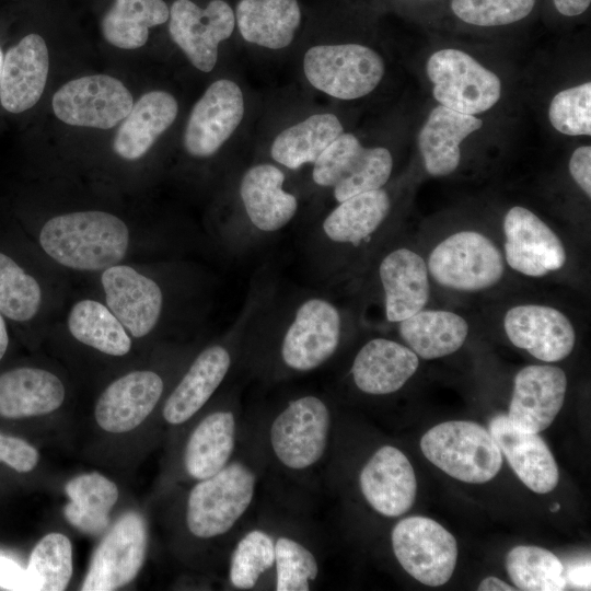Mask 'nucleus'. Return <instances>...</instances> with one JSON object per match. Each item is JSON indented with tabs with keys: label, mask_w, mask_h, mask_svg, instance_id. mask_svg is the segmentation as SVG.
Wrapping results in <instances>:
<instances>
[{
	"label": "nucleus",
	"mask_w": 591,
	"mask_h": 591,
	"mask_svg": "<svg viewBox=\"0 0 591 591\" xmlns=\"http://www.w3.org/2000/svg\"><path fill=\"white\" fill-rule=\"evenodd\" d=\"M343 337V315L322 293L278 296L267 279L246 327L241 360L268 380L310 373L331 360Z\"/></svg>",
	"instance_id": "1"
},
{
	"label": "nucleus",
	"mask_w": 591,
	"mask_h": 591,
	"mask_svg": "<svg viewBox=\"0 0 591 591\" xmlns=\"http://www.w3.org/2000/svg\"><path fill=\"white\" fill-rule=\"evenodd\" d=\"M39 243L63 266L101 270L124 258L129 232L125 222L112 213L78 211L49 219L42 228Z\"/></svg>",
	"instance_id": "2"
},
{
	"label": "nucleus",
	"mask_w": 591,
	"mask_h": 591,
	"mask_svg": "<svg viewBox=\"0 0 591 591\" xmlns=\"http://www.w3.org/2000/svg\"><path fill=\"white\" fill-rule=\"evenodd\" d=\"M264 278L251 288L244 306L225 339L202 349L167 396L163 418L170 425L189 420L211 398L234 366L241 361L245 332L265 285Z\"/></svg>",
	"instance_id": "3"
},
{
	"label": "nucleus",
	"mask_w": 591,
	"mask_h": 591,
	"mask_svg": "<svg viewBox=\"0 0 591 591\" xmlns=\"http://www.w3.org/2000/svg\"><path fill=\"white\" fill-rule=\"evenodd\" d=\"M258 474L243 459H232L221 471L190 489L185 521L190 534L201 540L227 535L252 506Z\"/></svg>",
	"instance_id": "4"
},
{
	"label": "nucleus",
	"mask_w": 591,
	"mask_h": 591,
	"mask_svg": "<svg viewBox=\"0 0 591 591\" xmlns=\"http://www.w3.org/2000/svg\"><path fill=\"white\" fill-rule=\"evenodd\" d=\"M286 175L271 163L248 167L239 184L241 218L224 234L232 252L245 251L279 233L296 217V195L285 189Z\"/></svg>",
	"instance_id": "5"
},
{
	"label": "nucleus",
	"mask_w": 591,
	"mask_h": 591,
	"mask_svg": "<svg viewBox=\"0 0 591 591\" xmlns=\"http://www.w3.org/2000/svg\"><path fill=\"white\" fill-rule=\"evenodd\" d=\"M332 410L324 397L290 398L273 417L267 431L270 453L291 473L309 472L324 459L332 430Z\"/></svg>",
	"instance_id": "6"
},
{
	"label": "nucleus",
	"mask_w": 591,
	"mask_h": 591,
	"mask_svg": "<svg viewBox=\"0 0 591 591\" xmlns=\"http://www.w3.org/2000/svg\"><path fill=\"white\" fill-rule=\"evenodd\" d=\"M391 210L383 188L351 196L333 208L305 241V255L315 279L344 248L369 243Z\"/></svg>",
	"instance_id": "7"
},
{
	"label": "nucleus",
	"mask_w": 591,
	"mask_h": 591,
	"mask_svg": "<svg viewBox=\"0 0 591 591\" xmlns=\"http://www.w3.org/2000/svg\"><path fill=\"white\" fill-rule=\"evenodd\" d=\"M424 455L438 468L464 483L493 479L502 465V454L489 430L466 420L441 422L420 440Z\"/></svg>",
	"instance_id": "8"
},
{
	"label": "nucleus",
	"mask_w": 591,
	"mask_h": 591,
	"mask_svg": "<svg viewBox=\"0 0 591 591\" xmlns=\"http://www.w3.org/2000/svg\"><path fill=\"white\" fill-rule=\"evenodd\" d=\"M308 81L318 91L339 100H355L372 92L384 76L382 57L360 44H323L303 57Z\"/></svg>",
	"instance_id": "9"
},
{
	"label": "nucleus",
	"mask_w": 591,
	"mask_h": 591,
	"mask_svg": "<svg viewBox=\"0 0 591 591\" xmlns=\"http://www.w3.org/2000/svg\"><path fill=\"white\" fill-rule=\"evenodd\" d=\"M392 169V154L386 148H364L356 136L343 132L313 163L312 179L320 187L332 188L334 198L340 202L382 188Z\"/></svg>",
	"instance_id": "10"
},
{
	"label": "nucleus",
	"mask_w": 591,
	"mask_h": 591,
	"mask_svg": "<svg viewBox=\"0 0 591 591\" xmlns=\"http://www.w3.org/2000/svg\"><path fill=\"white\" fill-rule=\"evenodd\" d=\"M427 268L444 288L479 291L501 279L505 263L501 252L487 236L475 231H461L432 250Z\"/></svg>",
	"instance_id": "11"
},
{
	"label": "nucleus",
	"mask_w": 591,
	"mask_h": 591,
	"mask_svg": "<svg viewBox=\"0 0 591 591\" xmlns=\"http://www.w3.org/2000/svg\"><path fill=\"white\" fill-rule=\"evenodd\" d=\"M433 96L445 107L475 115L490 109L500 99L501 82L468 54L444 48L427 61Z\"/></svg>",
	"instance_id": "12"
},
{
	"label": "nucleus",
	"mask_w": 591,
	"mask_h": 591,
	"mask_svg": "<svg viewBox=\"0 0 591 591\" xmlns=\"http://www.w3.org/2000/svg\"><path fill=\"white\" fill-rule=\"evenodd\" d=\"M393 553L403 569L417 581L439 587L453 575L457 559L455 537L432 519L413 515L392 530Z\"/></svg>",
	"instance_id": "13"
},
{
	"label": "nucleus",
	"mask_w": 591,
	"mask_h": 591,
	"mask_svg": "<svg viewBox=\"0 0 591 591\" xmlns=\"http://www.w3.org/2000/svg\"><path fill=\"white\" fill-rule=\"evenodd\" d=\"M169 33L192 65L210 72L218 47L234 32V9L225 0H210L205 8L192 0H175L170 8Z\"/></svg>",
	"instance_id": "14"
},
{
	"label": "nucleus",
	"mask_w": 591,
	"mask_h": 591,
	"mask_svg": "<svg viewBox=\"0 0 591 591\" xmlns=\"http://www.w3.org/2000/svg\"><path fill=\"white\" fill-rule=\"evenodd\" d=\"M134 99L117 79L85 76L63 84L53 96V109L61 121L80 127L109 129L130 112Z\"/></svg>",
	"instance_id": "15"
},
{
	"label": "nucleus",
	"mask_w": 591,
	"mask_h": 591,
	"mask_svg": "<svg viewBox=\"0 0 591 591\" xmlns=\"http://www.w3.org/2000/svg\"><path fill=\"white\" fill-rule=\"evenodd\" d=\"M147 528L137 512L125 513L95 551L81 590L112 591L129 583L146 556Z\"/></svg>",
	"instance_id": "16"
},
{
	"label": "nucleus",
	"mask_w": 591,
	"mask_h": 591,
	"mask_svg": "<svg viewBox=\"0 0 591 591\" xmlns=\"http://www.w3.org/2000/svg\"><path fill=\"white\" fill-rule=\"evenodd\" d=\"M244 116V97L231 80L211 83L194 105L184 132V147L194 158L216 154Z\"/></svg>",
	"instance_id": "17"
},
{
	"label": "nucleus",
	"mask_w": 591,
	"mask_h": 591,
	"mask_svg": "<svg viewBox=\"0 0 591 591\" xmlns=\"http://www.w3.org/2000/svg\"><path fill=\"white\" fill-rule=\"evenodd\" d=\"M503 232L506 260L512 269L541 277L565 265L561 240L531 210L512 207L505 217Z\"/></svg>",
	"instance_id": "18"
},
{
	"label": "nucleus",
	"mask_w": 591,
	"mask_h": 591,
	"mask_svg": "<svg viewBox=\"0 0 591 591\" xmlns=\"http://www.w3.org/2000/svg\"><path fill=\"white\" fill-rule=\"evenodd\" d=\"M567 390L565 372L549 364H531L514 376L507 418L521 431L538 433L547 429L560 412Z\"/></svg>",
	"instance_id": "19"
},
{
	"label": "nucleus",
	"mask_w": 591,
	"mask_h": 591,
	"mask_svg": "<svg viewBox=\"0 0 591 591\" xmlns=\"http://www.w3.org/2000/svg\"><path fill=\"white\" fill-rule=\"evenodd\" d=\"M359 488L368 505L381 515L396 518L414 505L417 480L408 457L396 447H380L359 473Z\"/></svg>",
	"instance_id": "20"
},
{
	"label": "nucleus",
	"mask_w": 591,
	"mask_h": 591,
	"mask_svg": "<svg viewBox=\"0 0 591 591\" xmlns=\"http://www.w3.org/2000/svg\"><path fill=\"white\" fill-rule=\"evenodd\" d=\"M503 326L515 347L546 362L565 359L576 343V332L569 318L547 305L513 306L506 313Z\"/></svg>",
	"instance_id": "21"
},
{
	"label": "nucleus",
	"mask_w": 591,
	"mask_h": 591,
	"mask_svg": "<svg viewBox=\"0 0 591 591\" xmlns=\"http://www.w3.org/2000/svg\"><path fill=\"white\" fill-rule=\"evenodd\" d=\"M112 313L134 337H143L157 325L163 293L151 278L126 265L106 268L101 277Z\"/></svg>",
	"instance_id": "22"
},
{
	"label": "nucleus",
	"mask_w": 591,
	"mask_h": 591,
	"mask_svg": "<svg viewBox=\"0 0 591 591\" xmlns=\"http://www.w3.org/2000/svg\"><path fill=\"white\" fill-rule=\"evenodd\" d=\"M164 391L162 378L134 371L111 383L95 405V419L105 431L121 433L138 427L155 408Z\"/></svg>",
	"instance_id": "23"
},
{
	"label": "nucleus",
	"mask_w": 591,
	"mask_h": 591,
	"mask_svg": "<svg viewBox=\"0 0 591 591\" xmlns=\"http://www.w3.org/2000/svg\"><path fill=\"white\" fill-rule=\"evenodd\" d=\"M49 70L45 40L30 34L11 47L3 57L0 77V102L10 113H22L40 99Z\"/></svg>",
	"instance_id": "24"
},
{
	"label": "nucleus",
	"mask_w": 591,
	"mask_h": 591,
	"mask_svg": "<svg viewBox=\"0 0 591 591\" xmlns=\"http://www.w3.org/2000/svg\"><path fill=\"white\" fill-rule=\"evenodd\" d=\"M489 432L515 475L528 488L537 494H546L557 486V463L537 433L512 427L506 415L490 419Z\"/></svg>",
	"instance_id": "25"
},
{
	"label": "nucleus",
	"mask_w": 591,
	"mask_h": 591,
	"mask_svg": "<svg viewBox=\"0 0 591 591\" xmlns=\"http://www.w3.org/2000/svg\"><path fill=\"white\" fill-rule=\"evenodd\" d=\"M418 366V356L409 347L378 337L370 339L358 350L350 375L360 392L387 395L402 389Z\"/></svg>",
	"instance_id": "26"
},
{
	"label": "nucleus",
	"mask_w": 591,
	"mask_h": 591,
	"mask_svg": "<svg viewBox=\"0 0 591 591\" xmlns=\"http://www.w3.org/2000/svg\"><path fill=\"white\" fill-rule=\"evenodd\" d=\"M378 275L389 322L398 323L422 310L428 302L427 264L414 251L399 247L389 252L380 262Z\"/></svg>",
	"instance_id": "27"
},
{
	"label": "nucleus",
	"mask_w": 591,
	"mask_h": 591,
	"mask_svg": "<svg viewBox=\"0 0 591 591\" xmlns=\"http://www.w3.org/2000/svg\"><path fill=\"white\" fill-rule=\"evenodd\" d=\"M237 413L234 406L206 415L190 432L183 456L187 475L201 480L221 471L234 456Z\"/></svg>",
	"instance_id": "28"
},
{
	"label": "nucleus",
	"mask_w": 591,
	"mask_h": 591,
	"mask_svg": "<svg viewBox=\"0 0 591 591\" xmlns=\"http://www.w3.org/2000/svg\"><path fill=\"white\" fill-rule=\"evenodd\" d=\"M65 386L54 373L16 368L0 374V417L19 419L49 414L61 406Z\"/></svg>",
	"instance_id": "29"
},
{
	"label": "nucleus",
	"mask_w": 591,
	"mask_h": 591,
	"mask_svg": "<svg viewBox=\"0 0 591 591\" xmlns=\"http://www.w3.org/2000/svg\"><path fill=\"white\" fill-rule=\"evenodd\" d=\"M483 121L443 105L434 107L418 135V147L425 167L432 176H445L456 170L461 159L460 143L480 129Z\"/></svg>",
	"instance_id": "30"
},
{
	"label": "nucleus",
	"mask_w": 591,
	"mask_h": 591,
	"mask_svg": "<svg viewBox=\"0 0 591 591\" xmlns=\"http://www.w3.org/2000/svg\"><path fill=\"white\" fill-rule=\"evenodd\" d=\"M234 15L244 40L269 49L288 47L302 23L299 0H237Z\"/></svg>",
	"instance_id": "31"
},
{
	"label": "nucleus",
	"mask_w": 591,
	"mask_h": 591,
	"mask_svg": "<svg viewBox=\"0 0 591 591\" xmlns=\"http://www.w3.org/2000/svg\"><path fill=\"white\" fill-rule=\"evenodd\" d=\"M178 112L175 97L165 91H151L132 105L118 127L113 149L126 160L143 157L174 123Z\"/></svg>",
	"instance_id": "32"
},
{
	"label": "nucleus",
	"mask_w": 591,
	"mask_h": 591,
	"mask_svg": "<svg viewBox=\"0 0 591 591\" xmlns=\"http://www.w3.org/2000/svg\"><path fill=\"white\" fill-rule=\"evenodd\" d=\"M398 332L418 357L437 359L462 347L468 325L462 316L450 311L420 310L398 322Z\"/></svg>",
	"instance_id": "33"
},
{
	"label": "nucleus",
	"mask_w": 591,
	"mask_h": 591,
	"mask_svg": "<svg viewBox=\"0 0 591 591\" xmlns=\"http://www.w3.org/2000/svg\"><path fill=\"white\" fill-rule=\"evenodd\" d=\"M343 132V125L334 114L309 116L277 135L270 147V157L289 170H298L304 164H313Z\"/></svg>",
	"instance_id": "34"
},
{
	"label": "nucleus",
	"mask_w": 591,
	"mask_h": 591,
	"mask_svg": "<svg viewBox=\"0 0 591 591\" xmlns=\"http://www.w3.org/2000/svg\"><path fill=\"white\" fill-rule=\"evenodd\" d=\"M65 490L70 499L63 509L67 521L88 534L103 532L118 499L115 483L99 473H89L70 479Z\"/></svg>",
	"instance_id": "35"
},
{
	"label": "nucleus",
	"mask_w": 591,
	"mask_h": 591,
	"mask_svg": "<svg viewBox=\"0 0 591 591\" xmlns=\"http://www.w3.org/2000/svg\"><path fill=\"white\" fill-rule=\"evenodd\" d=\"M170 8L163 0H115L101 27L106 42L123 49L143 46L149 28L169 21Z\"/></svg>",
	"instance_id": "36"
},
{
	"label": "nucleus",
	"mask_w": 591,
	"mask_h": 591,
	"mask_svg": "<svg viewBox=\"0 0 591 591\" xmlns=\"http://www.w3.org/2000/svg\"><path fill=\"white\" fill-rule=\"evenodd\" d=\"M71 335L79 341L112 356H124L131 340L118 318L104 304L93 300L76 303L68 317Z\"/></svg>",
	"instance_id": "37"
},
{
	"label": "nucleus",
	"mask_w": 591,
	"mask_h": 591,
	"mask_svg": "<svg viewBox=\"0 0 591 591\" xmlns=\"http://www.w3.org/2000/svg\"><path fill=\"white\" fill-rule=\"evenodd\" d=\"M506 569L519 590L560 591L567 584L560 559L543 547H513L506 556Z\"/></svg>",
	"instance_id": "38"
},
{
	"label": "nucleus",
	"mask_w": 591,
	"mask_h": 591,
	"mask_svg": "<svg viewBox=\"0 0 591 591\" xmlns=\"http://www.w3.org/2000/svg\"><path fill=\"white\" fill-rule=\"evenodd\" d=\"M27 575L28 590L61 591L72 576V546L61 533L45 535L33 548Z\"/></svg>",
	"instance_id": "39"
},
{
	"label": "nucleus",
	"mask_w": 591,
	"mask_h": 591,
	"mask_svg": "<svg viewBox=\"0 0 591 591\" xmlns=\"http://www.w3.org/2000/svg\"><path fill=\"white\" fill-rule=\"evenodd\" d=\"M275 537L263 528H253L237 540L229 563V581L234 589H254L275 567Z\"/></svg>",
	"instance_id": "40"
},
{
	"label": "nucleus",
	"mask_w": 591,
	"mask_h": 591,
	"mask_svg": "<svg viewBox=\"0 0 591 591\" xmlns=\"http://www.w3.org/2000/svg\"><path fill=\"white\" fill-rule=\"evenodd\" d=\"M276 591H308L318 578L320 563L300 540L281 534L275 537Z\"/></svg>",
	"instance_id": "41"
},
{
	"label": "nucleus",
	"mask_w": 591,
	"mask_h": 591,
	"mask_svg": "<svg viewBox=\"0 0 591 591\" xmlns=\"http://www.w3.org/2000/svg\"><path fill=\"white\" fill-rule=\"evenodd\" d=\"M42 291L38 282L11 257L0 253V313L25 322L38 311Z\"/></svg>",
	"instance_id": "42"
},
{
	"label": "nucleus",
	"mask_w": 591,
	"mask_h": 591,
	"mask_svg": "<svg viewBox=\"0 0 591 591\" xmlns=\"http://www.w3.org/2000/svg\"><path fill=\"white\" fill-rule=\"evenodd\" d=\"M536 0H451L453 14L476 26H502L525 19Z\"/></svg>",
	"instance_id": "43"
},
{
	"label": "nucleus",
	"mask_w": 591,
	"mask_h": 591,
	"mask_svg": "<svg viewBox=\"0 0 591 591\" xmlns=\"http://www.w3.org/2000/svg\"><path fill=\"white\" fill-rule=\"evenodd\" d=\"M549 121L568 136L591 135V83L558 92L549 104Z\"/></svg>",
	"instance_id": "44"
},
{
	"label": "nucleus",
	"mask_w": 591,
	"mask_h": 591,
	"mask_svg": "<svg viewBox=\"0 0 591 591\" xmlns=\"http://www.w3.org/2000/svg\"><path fill=\"white\" fill-rule=\"evenodd\" d=\"M38 460V451L32 444L0 432V463L19 473H27L37 465Z\"/></svg>",
	"instance_id": "45"
},
{
	"label": "nucleus",
	"mask_w": 591,
	"mask_h": 591,
	"mask_svg": "<svg viewBox=\"0 0 591 591\" xmlns=\"http://www.w3.org/2000/svg\"><path fill=\"white\" fill-rule=\"evenodd\" d=\"M569 171L575 182L586 193L591 196V147L582 146L577 148L569 161Z\"/></svg>",
	"instance_id": "46"
},
{
	"label": "nucleus",
	"mask_w": 591,
	"mask_h": 591,
	"mask_svg": "<svg viewBox=\"0 0 591 591\" xmlns=\"http://www.w3.org/2000/svg\"><path fill=\"white\" fill-rule=\"evenodd\" d=\"M0 587L7 590H28L26 570L0 555Z\"/></svg>",
	"instance_id": "47"
},
{
	"label": "nucleus",
	"mask_w": 591,
	"mask_h": 591,
	"mask_svg": "<svg viewBox=\"0 0 591 591\" xmlns=\"http://www.w3.org/2000/svg\"><path fill=\"white\" fill-rule=\"evenodd\" d=\"M566 581H569L570 584L583 589H589L590 587V563L584 564H575L570 566L567 570L565 569Z\"/></svg>",
	"instance_id": "48"
},
{
	"label": "nucleus",
	"mask_w": 591,
	"mask_h": 591,
	"mask_svg": "<svg viewBox=\"0 0 591 591\" xmlns=\"http://www.w3.org/2000/svg\"><path fill=\"white\" fill-rule=\"evenodd\" d=\"M555 9L564 16L572 18L584 13L591 0H553Z\"/></svg>",
	"instance_id": "49"
},
{
	"label": "nucleus",
	"mask_w": 591,
	"mask_h": 591,
	"mask_svg": "<svg viewBox=\"0 0 591 591\" xmlns=\"http://www.w3.org/2000/svg\"><path fill=\"white\" fill-rule=\"evenodd\" d=\"M479 591H512L515 588L510 587L497 577H487L478 586Z\"/></svg>",
	"instance_id": "50"
},
{
	"label": "nucleus",
	"mask_w": 591,
	"mask_h": 591,
	"mask_svg": "<svg viewBox=\"0 0 591 591\" xmlns=\"http://www.w3.org/2000/svg\"><path fill=\"white\" fill-rule=\"evenodd\" d=\"M9 344V336L5 327L4 320L0 313V360L4 356Z\"/></svg>",
	"instance_id": "51"
},
{
	"label": "nucleus",
	"mask_w": 591,
	"mask_h": 591,
	"mask_svg": "<svg viewBox=\"0 0 591 591\" xmlns=\"http://www.w3.org/2000/svg\"><path fill=\"white\" fill-rule=\"evenodd\" d=\"M2 62H3V55L0 48V77H1V70H2Z\"/></svg>",
	"instance_id": "52"
},
{
	"label": "nucleus",
	"mask_w": 591,
	"mask_h": 591,
	"mask_svg": "<svg viewBox=\"0 0 591 591\" xmlns=\"http://www.w3.org/2000/svg\"><path fill=\"white\" fill-rule=\"evenodd\" d=\"M559 508H560L559 503H555V505L551 508V511L555 512V511H557Z\"/></svg>",
	"instance_id": "53"
}]
</instances>
